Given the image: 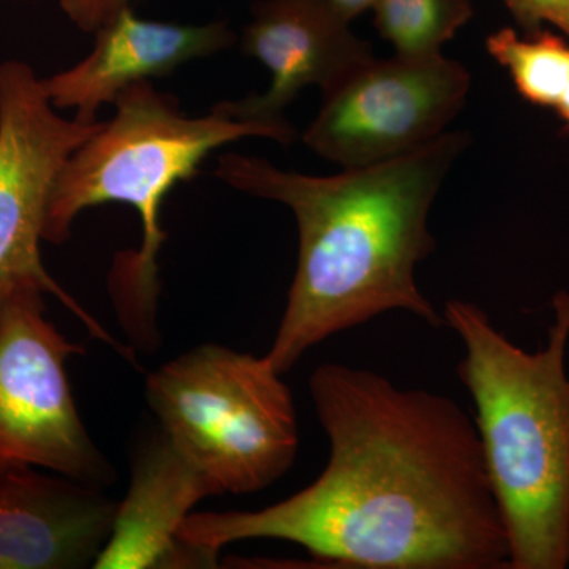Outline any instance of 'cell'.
Segmentation results:
<instances>
[{"label":"cell","mask_w":569,"mask_h":569,"mask_svg":"<svg viewBox=\"0 0 569 569\" xmlns=\"http://www.w3.org/2000/svg\"><path fill=\"white\" fill-rule=\"evenodd\" d=\"M309 389L329 441L320 477L258 511L192 512L183 546L217 561L231 542L280 539L328 567L509 569L477 426L456 400L340 362Z\"/></svg>","instance_id":"6da1fadb"},{"label":"cell","mask_w":569,"mask_h":569,"mask_svg":"<svg viewBox=\"0 0 569 569\" xmlns=\"http://www.w3.org/2000/svg\"><path fill=\"white\" fill-rule=\"evenodd\" d=\"M468 144V133L445 132L399 159L335 176L283 171L241 153L220 157V181L288 206L298 223V268L264 355L277 372L283 376L310 348L383 313L443 325L419 290L417 268L436 250L430 208Z\"/></svg>","instance_id":"7a4b0ae2"},{"label":"cell","mask_w":569,"mask_h":569,"mask_svg":"<svg viewBox=\"0 0 569 569\" xmlns=\"http://www.w3.org/2000/svg\"><path fill=\"white\" fill-rule=\"evenodd\" d=\"M546 347L526 351L478 305L449 299L462 340L459 378L475 403L482 455L508 535L509 569L569 567V293L553 298Z\"/></svg>","instance_id":"3957f363"},{"label":"cell","mask_w":569,"mask_h":569,"mask_svg":"<svg viewBox=\"0 0 569 569\" xmlns=\"http://www.w3.org/2000/svg\"><path fill=\"white\" fill-rule=\"evenodd\" d=\"M114 104V118L71 153L56 179L43 239L63 244L77 217L93 206H132L141 219V249L118 261L112 290L127 328L149 340L160 288L157 257L164 242L160 208L167 194L176 183L190 181L206 157L228 142L264 137L291 144L296 132L287 121L234 118L220 103L209 114L190 118L151 81L130 86Z\"/></svg>","instance_id":"277c9868"},{"label":"cell","mask_w":569,"mask_h":569,"mask_svg":"<svg viewBox=\"0 0 569 569\" xmlns=\"http://www.w3.org/2000/svg\"><path fill=\"white\" fill-rule=\"evenodd\" d=\"M162 432L222 493L269 488L299 448L293 395L261 356L203 346L146 381Z\"/></svg>","instance_id":"5b68a950"},{"label":"cell","mask_w":569,"mask_h":569,"mask_svg":"<svg viewBox=\"0 0 569 569\" xmlns=\"http://www.w3.org/2000/svg\"><path fill=\"white\" fill-rule=\"evenodd\" d=\"M44 291L26 284L0 301V470L28 466L100 486L114 471L71 395L67 361L84 348L44 317Z\"/></svg>","instance_id":"8992f818"},{"label":"cell","mask_w":569,"mask_h":569,"mask_svg":"<svg viewBox=\"0 0 569 569\" xmlns=\"http://www.w3.org/2000/svg\"><path fill=\"white\" fill-rule=\"evenodd\" d=\"M56 110L29 63H0V301L26 284L39 287L80 318L93 337L133 361L132 351L82 309L41 261L56 179L71 153L102 126L69 121Z\"/></svg>","instance_id":"52a82bcc"},{"label":"cell","mask_w":569,"mask_h":569,"mask_svg":"<svg viewBox=\"0 0 569 569\" xmlns=\"http://www.w3.org/2000/svg\"><path fill=\"white\" fill-rule=\"evenodd\" d=\"M470 84L466 67L443 54L373 56L323 91L302 141L343 170L399 159L447 132Z\"/></svg>","instance_id":"ba28073f"},{"label":"cell","mask_w":569,"mask_h":569,"mask_svg":"<svg viewBox=\"0 0 569 569\" xmlns=\"http://www.w3.org/2000/svg\"><path fill=\"white\" fill-rule=\"evenodd\" d=\"M242 50L268 67L271 86L220 103L234 118L284 122L283 110L307 86L332 88L373 58L372 47L318 0H260L242 33Z\"/></svg>","instance_id":"9c48e42d"},{"label":"cell","mask_w":569,"mask_h":569,"mask_svg":"<svg viewBox=\"0 0 569 569\" xmlns=\"http://www.w3.org/2000/svg\"><path fill=\"white\" fill-rule=\"evenodd\" d=\"M118 505L100 486L37 467L0 470V569L93 567Z\"/></svg>","instance_id":"30bf717a"},{"label":"cell","mask_w":569,"mask_h":569,"mask_svg":"<svg viewBox=\"0 0 569 569\" xmlns=\"http://www.w3.org/2000/svg\"><path fill=\"white\" fill-rule=\"evenodd\" d=\"M91 54L77 66L41 78L48 99L58 110L77 108V121L97 122L107 103L132 84L167 77L183 63L208 58L233 44L224 21L176 24L137 17L132 6L119 10L96 32Z\"/></svg>","instance_id":"8fae6325"},{"label":"cell","mask_w":569,"mask_h":569,"mask_svg":"<svg viewBox=\"0 0 569 569\" xmlns=\"http://www.w3.org/2000/svg\"><path fill=\"white\" fill-rule=\"evenodd\" d=\"M220 496L211 479L164 433L142 449L110 539L92 568H211L216 561L179 541L198 501Z\"/></svg>","instance_id":"7c38bea8"},{"label":"cell","mask_w":569,"mask_h":569,"mask_svg":"<svg viewBox=\"0 0 569 569\" xmlns=\"http://www.w3.org/2000/svg\"><path fill=\"white\" fill-rule=\"evenodd\" d=\"M486 47L519 96L556 112L569 130V39L548 29L519 36L503 28L490 33Z\"/></svg>","instance_id":"4fadbf2b"},{"label":"cell","mask_w":569,"mask_h":569,"mask_svg":"<svg viewBox=\"0 0 569 569\" xmlns=\"http://www.w3.org/2000/svg\"><path fill=\"white\" fill-rule=\"evenodd\" d=\"M378 33L395 54L430 58L473 17V0H377Z\"/></svg>","instance_id":"5bb4252c"},{"label":"cell","mask_w":569,"mask_h":569,"mask_svg":"<svg viewBox=\"0 0 569 569\" xmlns=\"http://www.w3.org/2000/svg\"><path fill=\"white\" fill-rule=\"evenodd\" d=\"M523 33L552 26L569 39V0H501Z\"/></svg>","instance_id":"9a60e30c"},{"label":"cell","mask_w":569,"mask_h":569,"mask_svg":"<svg viewBox=\"0 0 569 569\" xmlns=\"http://www.w3.org/2000/svg\"><path fill=\"white\" fill-rule=\"evenodd\" d=\"M133 0H59L61 10L82 32L93 33L119 10Z\"/></svg>","instance_id":"2e32d148"},{"label":"cell","mask_w":569,"mask_h":569,"mask_svg":"<svg viewBox=\"0 0 569 569\" xmlns=\"http://www.w3.org/2000/svg\"><path fill=\"white\" fill-rule=\"evenodd\" d=\"M340 20L351 24V21L361 17L366 11L372 10L377 0H318Z\"/></svg>","instance_id":"e0dca14e"}]
</instances>
